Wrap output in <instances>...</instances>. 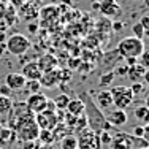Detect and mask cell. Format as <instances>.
<instances>
[{"label": "cell", "instance_id": "15", "mask_svg": "<svg viewBox=\"0 0 149 149\" xmlns=\"http://www.w3.org/2000/svg\"><path fill=\"white\" fill-rule=\"evenodd\" d=\"M11 106H13V100H11V98L0 95V125H2V127H6V120H8Z\"/></svg>", "mask_w": 149, "mask_h": 149}, {"label": "cell", "instance_id": "9", "mask_svg": "<svg viewBox=\"0 0 149 149\" xmlns=\"http://www.w3.org/2000/svg\"><path fill=\"white\" fill-rule=\"evenodd\" d=\"M48 100H49V98L46 97L43 92H37V94L29 95L24 103L27 105V108H29L33 114H38V113H41V111H45V109H46Z\"/></svg>", "mask_w": 149, "mask_h": 149}, {"label": "cell", "instance_id": "23", "mask_svg": "<svg viewBox=\"0 0 149 149\" xmlns=\"http://www.w3.org/2000/svg\"><path fill=\"white\" fill-rule=\"evenodd\" d=\"M70 100H72V98L68 97V94H60V95H57V97L52 100V103H54V106H56V111H65Z\"/></svg>", "mask_w": 149, "mask_h": 149}, {"label": "cell", "instance_id": "37", "mask_svg": "<svg viewBox=\"0 0 149 149\" xmlns=\"http://www.w3.org/2000/svg\"><path fill=\"white\" fill-rule=\"evenodd\" d=\"M6 52V48H5V43H0V57Z\"/></svg>", "mask_w": 149, "mask_h": 149}, {"label": "cell", "instance_id": "12", "mask_svg": "<svg viewBox=\"0 0 149 149\" xmlns=\"http://www.w3.org/2000/svg\"><path fill=\"white\" fill-rule=\"evenodd\" d=\"M19 73L26 78V81H40L41 74H43V72L40 70V67L37 63V60H32V62H27L26 65H22Z\"/></svg>", "mask_w": 149, "mask_h": 149}, {"label": "cell", "instance_id": "7", "mask_svg": "<svg viewBox=\"0 0 149 149\" xmlns=\"http://www.w3.org/2000/svg\"><path fill=\"white\" fill-rule=\"evenodd\" d=\"M76 140H78V149H100L102 148L98 135L92 132L91 129H87V127L78 133Z\"/></svg>", "mask_w": 149, "mask_h": 149}, {"label": "cell", "instance_id": "35", "mask_svg": "<svg viewBox=\"0 0 149 149\" xmlns=\"http://www.w3.org/2000/svg\"><path fill=\"white\" fill-rule=\"evenodd\" d=\"M113 27H114V32H120V30H122V27H124V24L122 22H114V24H113Z\"/></svg>", "mask_w": 149, "mask_h": 149}, {"label": "cell", "instance_id": "16", "mask_svg": "<svg viewBox=\"0 0 149 149\" xmlns=\"http://www.w3.org/2000/svg\"><path fill=\"white\" fill-rule=\"evenodd\" d=\"M40 84H41V87H48V89L56 87L57 84H60L57 68L51 70V72H45L43 74H41V78H40Z\"/></svg>", "mask_w": 149, "mask_h": 149}, {"label": "cell", "instance_id": "40", "mask_svg": "<svg viewBox=\"0 0 149 149\" xmlns=\"http://www.w3.org/2000/svg\"><path fill=\"white\" fill-rule=\"evenodd\" d=\"M29 29L32 30V33H33V30H37V26H29Z\"/></svg>", "mask_w": 149, "mask_h": 149}, {"label": "cell", "instance_id": "10", "mask_svg": "<svg viewBox=\"0 0 149 149\" xmlns=\"http://www.w3.org/2000/svg\"><path fill=\"white\" fill-rule=\"evenodd\" d=\"M103 114H105L106 122L111 127H120V125H124V124H127V120H129V116H127V113L124 111V109H118V108L108 109Z\"/></svg>", "mask_w": 149, "mask_h": 149}, {"label": "cell", "instance_id": "25", "mask_svg": "<svg viewBox=\"0 0 149 149\" xmlns=\"http://www.w3.org/2000/svg\"><path fill=\"white\" fill-rule=\"evenodd\" d=\"M41 84L40 81H26V84H24V92H27L29 95L32 94H37V92H41Z\"/></svg>", "mask_w": 149, "mask_h": 149}, {"label": "cell", "instance_id": "33", "mask_svg": "<svg viewBox=\"0 0 149 149\" xmlns=\"http://www.w3.org/2000/svg\"><path fill=\"white\" fill-rule=\"evenodd\" d=\"M11 94L13 92L8 89V87L5 86V84H2V86H0V95H3V97H10L11 98Z\"/></svg>", "mask_w": 149, "mask_h": 149}, {"label": "cell", "instance_id": "26", "mask_svg": "<svg viewBox=\"0 0 149 149\" xmlns=\"http://www.w3.org/2000/svg\"><path fill=\"white\" fill-rule=\"evenodd\" d=\"M132 37H135V38H140V40H143L144 37H146V32L143 30V27L140 26V22H136V24H133L132 26Z\"/></svg>", "mask_w": 149, "mask_h": 149}, {"label": "cell", "instance_id": "27", "mask_svg": "<svg viewBox=\"0 0 149 149\" xmlns=\"http://www.w3.org/2000/svg\"><path fill=\"white\" fill-rule=\"evenodd\" d=\"M130 91H132L133 95H141L146 91V84L144 83H133L132 86H130Z\"/></svg>", "mask_w": 149, "mask_h": 149}, {"label": "cell", "instance_id": "3", "mask_svg": "<svg viewBox=\"0 0 149 149\" xmlns=\"http://www.w3.org/2000/svg\"><path fill=\"white\" fill-rule=\"evenodd\" d=\"M33 118H35V114L27 108V105L24 103V102H16V103L13 102L11 111H10L8 120H6V127L16 132V129L21 124H24L26 120H30Z\"/></svg>", "mask_w": 149, "mask_h": 149}, {"label": "cell", "instance_id": "1", "mask_svg": "<svg viewBox=\"0 0 149 149\" xmlns=\"http://www.w3.org/2000/svg\"><path fill=\"white\" fill-rule=\"evenodd\" d=\"M81 102L84 103V118L87 120V129H91L92 132H95L97 135L100 132H106V130L113 129V127L106 122L105 114L95 106L91 94L84 92L83 97H81Z\"/></svg>", "mask_w": 149, "mask_h": 149}, {"label": "cell", "instance_id": "31", "mask_svg": "<svg viewBox=\"0 0 149 149\" xmlns=\"http://www.w3.org/2000/svg\"><path fill=\"white\" fill-rule=\"evenodd\" d=\"M140 26L143 27V30L146 32V35L149 33V16H143L140 19Z\"/></svg>", "mask_w": 149, "mask_h": 149}, {"label": "cell", "instance_id": "41", "mask_svg": "<svg viewBox=\"0 0 149 149\" xmlns=\"http://www.w3.org/2000/svg\"><path fill=\"white\" fill-rule=\"evenodd\" d=\"M0 3H8V0H0Z\"/></svg>", "mask_w": 149, "mask_h": 149}, {"label": "cell", "instance_id": "43", "mask_svg": "<svg viewBox=\"0 0 149 149\" xmlns=\"http://www.w3.org/2000/svg\"><path fill=\"white\" fill-rule=\"evenodd\" d=\"M0 149H3V148H0Z\"/></svg>", "mask_w": 149, "mask_h": 149}, {"label": "cell", "instance_id": "20", "mask_svg": "<svg viewBox=\"0 0 149 149\" xmlns=\"http://www.w3.org/2000/svg\"><path fill=\"white\" fill-rule=\"evenodd\" d=\"M65 113H68L70 116H74V118L84 116V103L81 102V98H73V100H70Z\"/></svg>", "mask_w": 149, "mask_h": 149}, {"label": "cell", "instance_id": "5", "mask_svg": "<svg viewBox=\"0 0 149 149\" xmlns=\"http://www.w3.org/2000/svg\"><path fill=\"white\" fill-rule=\"evenodd\" d=\"M109 92H111V97H113V108L125 111V108H129L133 103L135 95L132 94L129 86H114L109 89Z\"/></svg>", "mask_w": 149, "mask_h": 149}, {"label": "cell", "instance_id": "32", "mask_svg": "<svg viewBox=\"0 0 149 149\" xmlns=\"http://www.w3.org/2000/svg\"><path fill=\"white\" fill-rule=\"evenodd\" d=\"M26 2H27V0H8V5H11L13 8L17 10V8H21Z\"/></svg>", "mask_w": 149, "mask_h": 149}, {"label": "cell", "instance_id": "2", "mask_svg": "<svg viewBox=\"0 0 149 149\" xmlns=\"http://www.w3.org/2000/svg\"><path fill=\"white\" fill-rule=\"evenodd\" d=\"M144 49H146L144 40H140V38H135V37H125L119 41L116 51H118V54L124 59H129V57L138 59L143 54Z\"/></svg>", "mask_w": 149, "mask_h": 149}, {"label": "cell", "instance_id": "13", "mask_svg": "<svg viewBox=\"0 0 149 149\" xmlns=\"http://www.w3.org/2000/svg\"><path fill=\"white\" fill-rule=\"evenodd\" d=\"M5 84L11 92H19L24 89V84H26V78L21 73H8L5 76Z\"/></svg>", "mask_w": 149, "mask_h": 149}, {"label": "cell", "instance_id": "28", "mask_svg": "<svg viewBox=\"0 0 149 149\" xmlns=\"http://www.w3.org/2000/svg\"><path fill=\"white\" fill-rule=\"evenodd\" d=\"M138 63H140L141 67H144L146 70H149V52L146 51V49H144L143 54L138 57Z\"/></svg>", "mask_w": 149, "mask_h": 149}, {"label": "cell", "instance_id": "30", "mask_svg": "<svg viewBox=\"0 0 149 149\" xmlns=\"http://www.w3.org/2000/svg\"><path fill=\"white\" fill-rule=\"evenodd\" d=\"M40 143L38 141H27V143H22V149H40Z\"/></svg>", "mask_w": 149, "mask_h": 149}, {"label": "cell", "instance_id": "29", "mask_svg": "<svg viewBox=\"0 0 149 149\" xmlns=\"http://www.w3.org/2000/svg\"><path fill=\"white\" fill-rule=\"evenodd\" d=\"M113 79H114V73L109 72V73H106V74H103V76L100 78V83L102 84H109Z\"/></svg>", "mask_w": 149, "mask_h": 149}, {"label": "cell", "instance_id": "14", "mask_svg": "<svg viewBox=\"0 0 149 149\" xmlns=\"http://www.w3.org/2000/svg\"><path fill=\"white\" fill-rule=\"evenodd\" d=\"M38 5H35V3H30V2H26L21 8H17V17H22V19L26 21H33L35 17L38 16Z\"/></svg>", "mask_w": 149, "mask_h": 149}, {"label": "cell", "instance_id": "36", "mask_svg": "<svg viewBox=\"0 0 149 149\" xmlns=\"http://www.w3.org/2000/svg\"><path fill=\"white\" fill-rule=\"evenodd\" d=\"M6 33H5V30H0V43H5L6 41Z\"/></svg>", "mask_w": 149, "mask_h": 149}, {"label": "cell", "instance_id": "6", "mask_svg": "<svg viewBox=\"0 0 149 149\" xmlns=\"http://www.w3.org/2000/svg\"><path fill=\"white\" fill-rule=\"evenodd\" d=\"M16 140L21 143H27V141H37L38 135H40V127L35 122V118L30 120H26L16 129Z\"/></svg>", "mask_w": 149, "mask_h": 149}, {"label": "cell", "instance_id": "8", "mask_svg": "<svg viewBox=\"0 0 149 149\" xmlns=\"http://www.w3.org/2000/svg\"><path fill=\"white\" fill-rule=\"evenodd\" d=\"M35 122L40 127V130H52L60 122L57 111H41L35 114Z\"/></svg>", "mask_w": 149, "mask_h": 149}, {"label": "cell", "instance_id": "4", "mask_svg": "<svg viewBox=\"0 0 149 149\" xmlns=\"http://www.w3.org/2000/svg\"><path fill=\"white\" fill-rule=\"evenodd\" d=\"M30 46H32L30 40L22 33H13L5 41L6 52H10L13 56H24L30 49Z\"/></svg>", "mask_w": 149, "mask_h": 149}, {"label": "cell", "instance_id": "22", "mask_svg": "<svg viewBox=\"0 0 149 149\" xmlns=\"http://www.w3.org/2000/svg\"><path fill=\"white\" fill-rule=\"evenodd\" d=\"M133 116H135V119H136V120H141L143 124H146L148 119H149V108H148L146 105H138V106H135Z\"/></svg>", "mask_w": 149, "mask_h": 149}, {"label": "cell", "instance_id": "24", "mask_svg": "<svg viewBox=\"0 0 149 149\" xmlns=\"http://www.w3.org/2000/svg\"><path fill=\"white\" fill-rule=\"evenodd\" d=\"M60 149H78V140L74 135H67L59 141Z\"/></svg>", "mask_w": 149, "mask_h": 149}, {"label": "cell", "instance_id": "42", "mask_svg": "<svg viewBox=\"0 0 149 149\" xmlns=\"http://www.w3.org/2000/svg\"><path fill=\"white\" fill-rule=\"evenodd\" d=\"M143 149H148V148H143Z\"/></svg>", "mask_w": 149, "mask_h": 149}, {"label": "cell", "instance_id": "34", "mask_svg": "<svg viewBox=\"0 0 149 149\" xmlns=\"http://www.w3.org/2000/svg\"><path fill=\"white\" fill-rule=\"evenodd\" d=\"M127 70H129V67L124 65V67H119V68L113 73H114V76H124V74H127Z\"/></svg>", "mask_w": 149, "mask_h": 149}, {"label": "cell", "instance_id": "39", "mask_svg": "<svg viewBox=\"0 0 149 149\" xmlns=\"http://www.w3.org/2000/svg\"><path fill=\"white\" fill-rule=\"evenodd\" d=\"M62 3H65V5H72L73 0H62Z\"/></svg>", "mask_w": 149, "mask_h": 149}, {"label": "cell", "instance_id": "19", "mask_svg": "<svg viewBox=\"0 0 149 149\" xmlns=\"http://www.w3.org/2000/svg\"><path fill=\"white\" fill-rule=\"evenodd\" d=\"M37 63H38V67H40V70L45 73V72L56 70V67H57V59L51 54H45L43 57H40L37 60Z\"/></svg>", "mask_w": 149, "mask_h": 149}, {"label": "cell", "instance_id": "18", "mask_svg": "<svg viewBox=\"0 0 149 149\" xmlns=\"http://www.w3.org/2000/svg\"><path fill=\"white\" fill-rule=\"evenodd\" d=\"M98 10H100L105 16H108V17H114L120 11V8H119V5H118L116 0H103V2H100Z\"/></svg>", "mask_w": 149, "mask_h": 149}, {"label": "cell", "instance_id": "11", "mask_svg": "<svg viewBox=\"0 0 149 149\" xmlns=\"http://www.w3.org/2000/svg\"><path fill=\"white\" fill-rule=\"evenodd\" d=\"M92 100H94L95 106H97L102 113H106L108 109L113 108V97H111V92H109V89L98 91L97 95H95V98H92Z\"/></svg>", "mask_w": 149, "mask_h": 149}, {"label": "cell", "instance_id": "17", "mask_svg": "<svg viewBox=\"0 0 149 149\" xmlns=\"http://www.w3.org/2000/svg\"><path fill=\"white\" fill-rule=\"evenodd\" d=\"M146 73H148V70L144 67H141L140 63H135L133 67H129V70H127V76L130 78L132 83H143Z\"/></svg>", "mask_w": 149, "mask_h": 149}, {"label": "cell", "instance_id": "21", "mask_svg": "<svg viewBox=\"0 0 149 149\" xmlns=\"http://www.w3.org/2000/svg\"><path fill=\"white\" fill-rule=\"evenodd\" d=\"M16 141V133L15 130L8 129V127H2L0 129V148L5 149V146H10L11 143Z\"/></svg>", "mask_w": 149, "mask_h": 149}, {"label": "cell", "instance_id": "38", "mask_svg": "<svg viewBox=\"0 0 149 149\" xmlns=\"http://www.w3.org/2000/svg\"><path fill=\"white\" fill-rule=\"evenodd\" d=\"M27 2H30V3H35V5H40L43 0H27Z\"/></svg>", "mask_w": 149, "mask_h": 149}]
</instances>
